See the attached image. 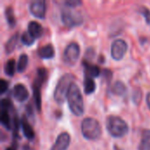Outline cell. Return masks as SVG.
<instances>
[{"label": "cell", "mask_w": 150, "mask_h": 150, "mask_svg": "<svg viewBox=\"0 0 150 150\" xmlns=\"http://www.w3.org/2000/svg\"><path fill=\"white\" fill-rule=\"evenodd\" d=\"M12 96L18 102H24L27 100L29 92L26 87L22 83H17L12 90Z\"/></svg>", "instance_id": "cell-10"}, {"label": "cell", "mask_w": 150, "mask_h": 150, "mask_svg": "<svg viewBox=\"0 0 150 150\" xmlns=\"http://www.w3.org/2000/svg\"><path fill=\"white\" fill-rule=\"evenodd\" d=\"M112 92L117 96H123L127 92V86L121 81H117L112 84Z\"/></svg>", "instance_id": "cell-19"}, {"label": "cell", "mask_w": 150, "mask_h": 150, "mask_svg": "<svg viewBox=\"0 0 150 150\" xmlns=\"http://www.w3.org/2000/svg\"><path fill=\"white\" fill-rule=\"evenodd\" d=\"M140 12H141V14L145 18V19H146V22L148 23V24H150V11L148 9V8H146L145 6H142L141 9H140Z\"/></svg>", "instance_id": "cell-27"}, {"label": "cell", "mask_w": 150, "mask_h": 150, "mask_svg": "<svg viewBox=\"0 0 150 150\" xmlns=\"http://www.w3.org/2000/svg\"><path fill=\"white\" fill-rule=\"evenodd\" d=\"M147 105H148L149 109L150 110V92L148 93V95H147Z\"/></svg>", "instance_id": "cell-31"}, {"label": "cell", "mask_w": 150, "mask_h": 150, "mask_svg": "<svg viewBox=\"0 0 150 150\" xmlns=\"http://www.w3.org/2000/svg\"><path fill=\"white\" fill-rule=\"evenodd\" d=\"M133 100L136 105H139V103L142 101V91L137 90L133 94Z\"/></svg>", "instance_id": "cell-28"}, {"label": "cell", "mask_w": 150, "mask_h": 150, "mask_svg": "<svg viewBox=\"0 0 150 150\" xmlns=\"http://www.w3.org/2000/svg\"><path fill=\"white\" fill-rule=\"evenodd\" d=\"M61 18H62V23L66 26L70 27V28L80 25L83 21V16L79 12L74 11L73 8H69L66 6L62 11Z\"/></svg>", "instance_id": "cell-5"}, {"label": "cell", "mask_w": 150, "mask_h": 150, "mask_svg": "<svg viewBox=\"0 0 150 150\" xmlns=\"http://www.w3.org/2000/svg\"><path fill=\"white\" fill-rule=\"evenodd\" d=\"M81 130L83 136L89 141H97L102 135V127L93 118H85L82 122Z\"/></svg>", "instance_id": "cell-4"}, {"label": "cell", "mask_w": 150, "mask_h": 150, "mask_svg": "<svg viewBox=\"0 0 150 150\" xmlns=\"http://www.w3.org/2000/svg\"><path fill=\"white\" fill-rule=\"evenodd\" d=\"M83 66L85 70V76L94 78V77H98L100 75V69L98 66L89 63L87 62H83Z\"/></svg>", "instance_id": "cell-15"}, {"label": "cell", "mask_w": 150, "mask_h": 150, "mask_svg": "<svg viewBox=\"0 0 150 150\" xmlns=\"http://www.w3.org/2000/svg\"><path fill=\"white\" fill-rule=\"evenodd\" d=\"M139 150H150V129H145L142 132Z\"/></svg>", "instance_id": "cell-16"}, {"label": "cell", "mask_w": 150, "mask_h": 150, "mask_svg": "<svg viewBox=\"0 0 150 150\" xmlns=\"http://www.w3.org/2000/svg\"><path fill=\"white\" fill-rule=\"evenodd\" d=\"M127 43L121 39L116 40L112 42V47H111V55L112 58L114 59L115 61H120L121 60L126 53L127 52Z\"/></svg>", "instance_id": "cell-7"}, {"label": "cell", "mask_w": 150, "mask_h": 150, "mask_svg": "<svg viewBox=\"0 0 150 150\" xmlns=\"http://www.w3.org/2000/svg\"><path fill=\"white\" fill-rule=\"evenodd\" d=\"M75 76L72 74L67 73L60 77L54 91V98L58 104H62L68 97L70 86L74 83Z\"/></svg>", "instance_id": "cell-3"}, {"label": "cell", "mask_w": 150, "mask_h": 150, "mask_svg": "<svg viewBox=\"0 0 150 150\" xmlns=\"http://www.w3.org/2000/svg\"><path fill=\"white\" fill-rule=\"evenodd\" d=\"M11 111H13V110H11ZM10 112L11 111H9V110L2 109L1 110V117H0L1 124L8 130H10L11 128V122H12V120L10 115Z\"/></svg>", "instance_id": "cell-17"}, {"label": "cell", "mask_w": 150, "mask_h": 150, "mask_svg": "<svg viewBox=\"0 0 150 150\" xmlns=\"http://www.w3.org/2000/svg\"><path fill=\"white\" fill-rule=\"evenodd\" d=\"M69 144H70V136L68 133L63 132L57 136L56 141L52 146L51 150H67Z\"/></svg>", "instance_id": "cell-9"}, {"label": "cell", "mask_w": 150, "mask_h": 150, "mask_svg": "<svg viewBox=\"0 0 150 150\" xmlns=\"http://www.w3.org/2000/svg\"><path fill=\"white\" fill-rule=\"evenodd\" d=\"M27 32L29 33V34L33 38V39H39L40 37H41L42 33H43V27L42 25L37 22V21H31L28 24V27H27Z\"/></svg>", "instance_id": "cell-12"}, {"label": "cell", "mask_w": 150, "mask_h": 150, "mask_svg": "<svg viewBox=\"0 0 150 150\" xmlns=\"http://www.w3.org/2000/svg\"><path fill=\"white\" fill-rule=\"evenodd\" d=\"M80 56V47L76 42H70L63 52V61L67 65H74Z\"/></svg>", "instance_id": "cell-6"}, {"label": "cell", "mask_w": 150, "mask_h": 150, "mask_svg": "<svg viewBox=\"0 0 150 150\" xmlns=\"http://www.w3.org/2000/svg\"><path fill=\"white\" fill-rule=\"evenodd\" d=\"M30 12L38 18H44L46 14V2L43 0H34L29 6Z\"/></svg>", "instance_id": "cell-8"}, {"label": "cell", "mask_w": 150, "mask_h": 150, "mask_svg": "<svg viewBox=\"0 0 150 150\" xmlns=\"http://www.w3.org/2000/svg\"><path fill=\"white\" fill-rule=\"evenodd\" d=\"M106 129L109 134L114 138H121L127 134L128 125L127 122L119 116H108L105 122Z\"/></svg>", "instance_id": "cell-2"}, {"label": "cell", "mask_w": 150, "mask_h": 150, "mask_svg": "<svg viewBox=\"0 0 150 150\" xmlns=\"http://www.w3.org/2000/svg\"><path fill=\"white\" fill-rule=\"evenodd\" d=\"M1 108L4 109V110H9V111L13 110L11 101L8 98H3L1 100Z\"/></svg>", "instance_id": "cell-26"}, {"label": "cell", "mask_w": 150, "mask_h": 150, "mask_svg": "<svg viewBox=\"0 0 150 150\" xmlns=\"http://www.w3.org/2000/svg\"><path fill=\"white\" fill-rule=\"evenodd\" d=\"M38 55L41 59H52L54 56V49L51 44H47L38 50Z\"/></svg>", "instance_id": "cell-14"}, {"label": "cell", "mask_w": 150, "mask_h": 150, "mask_svg": "<svg viewBox=\"0 0 150 150\" xmlns=\"http://www.w3.org/2000/svg\"><path fill=\"white\" fill-rule=\"evenodd\" d=\"M67 100L71 112L76 116H82L84 112V104L82 92L76 83L70 86Z\"/></svg>", "instance_id": "cell-1"}, {"label": "cell", "mask_w": 150, "mask_h": 150, "mask_svg": "<svg viewBox=\"0 0 150 150\" xmlns=\"http://www.w3.org/2000/svg\"><path fill=\"white\" fill-rule=\"evenodd\" d=\"M20 126L22 128V132L24 136L27 139V140H33L35 137V133L33 129V127H31L30 123L28 122L27 119L25 118V116H23L21 120H20Z\"/></svg>", "instance_id": "cell-11"}, {"label": "cell", "mask_w": 150, "mask_h": 150, "mask_svg": "<svg viewBox=\"0 0 150 150\" xmlns=\"http://www.w3.org/2000/svg\"><path fill=\"white\" fill-rule=\"evenodd\" d=\"M18 33H16L15 34H13L5 43L4 46V49H5V53L6 54H11L13 52V50L15 49L17 43H18Z\"/></svg>", "instance_id": "cell-18"}, {"label": "cell", "mask_w": 150, "mask_h": 150, "mask_svg": "<svg viewBox=\"0 0 150 150\" xmlns=\"http://www.w3.org/2000/svg\"><path fill=\"white\" fill-rule=\"evenodd\" d=\"M81 4H82V2L78 1V0H68V1L65 2V6L74 9V8H76V6H78Z\"/></svg>", "instance_id": "cell-29"}, {"label": "cell", "mask_w": 150, "mask_h": 150, "mask_svg": "<svg viewBox=\"0 0 150 150\" xmlns=\"http://www.w3.org/2000/svg\"><path fill=\"white\" fill-rule=\"evenodd\" d=\"M4 14H5V18H6V20H7V23H8L9 26L11 28L14 27L16 25V18H15L12 8L11 7H7L5 9Z\"/></svg>", "instance_id": "cell-22"}, {"label": "cell", "mask_w": 150, "mask_h": 150, "mask_svg": "<svg viewBox=\"0 0 150 150\" xmlns=\"http://www.w3.org/2000/svg\"><path fill=\"white\" fill-rule=\"evenodd\" d=\"M8 89V83L4 79L0 80V92L1 94H4Z\"/></svg>", "instance_id": "cell-30"}, {"label": "cell", "mask_w": 150, "mask_h": 150, "mask_svg": "<svg viewBox=\"0 0 150 150\" xmlns=\"http://www.w3.org/2000/svg\"><path fill=\"white\" fill-rule=\"evenodd\" d=\"M40 87L41 84L35 82L33 84V99L35 103V107L39 112L41 111V93H40Z\"/></svg>", "instance_id": "cell-13"}, {"label": "cell", "mask_w": 150, "mask_h": 150, "mask_svg": "<svg viewBox=\"0 0 150 150\" xmlns=\"http://www.w3.org/2000/svg\"><path fill=\"white\" fill-rule=\"evenodd\" d=\"M5 150H16L14 147H10V148H7Z\"/></svg>", "instance_id": "cell-32"}, {"label": "cell", "mask_w": 150, "mask_h": 150, "mask_svg": "<svg viewBox=\"0 0 150 150\" xmlns=\"http://www.w3.org/2000/svg\"><path fill=\"white\" fill-rule=\"evenodd\" d=\"M28 64V56L25 54H22L19 58H18V62L17 64V69L18 72H24L27 67Z\"/></svg>", "instance_id": "cell-23"}, {"label": "cell", "mask_w": 150, "mask_h": 150, "mask_svg": "<svg viewBox=\"0 0 150 150\" xmlns=\"http://www.w3.org/2000/svg\"><path fill=\"white\" fill-rule=\"evenodd\" d=\"M20 40H21V42H22L24 45H25V46H32V45L33 44L34 40H35V39H33V38L29 34L28 32L23 33L22 35H21Z\"/></svg>", "instance_id": "cell-25"}, {"label": "cell", "mask_w": 150, "mask_h": 150, "mask_svg": "<svg viewBox=\"0 0 150 150\" xmlns=\"http://www.w3.org/2000/svg\"><path fill=\"white\" fill-rule=\"evenodd\" d=\"M4 70L6 76L11 77L14 76L15 71H16V62L14 59H10L8 60L4 67Z\"/></svg>", "instance_id": "cell-21"}, {"label": "cell", "mask_w": 150, "mask_h": 150, "mask_svg": "<svg viewBox=\"0 0 150 150\" xmlns=\"http://www.w3.org/2000/svg\"><path fill=\"white\" fill-rule=\"evenodd\" d=\"M83 88H84V93L87 95H90L93 93L96 90V83L91 77L85 76L84 82H83Z\"/></svg>", "instance_id": "cell-20"}, {"label": "cell", "mask_w": 150, "mask_h": 150, "mask_svg": "<svg viewBox=\"0 0 150 150\" xmlns=\"http://www.w3.org/2000/svg\"><path fill=\"white\" fill-rule=\"evenodd\" d=\"M47 72L46 70V69L44 68H40L38 69V71H37V77L36 79L34 80L35 82L40 83L41 85L43 84V83L46 81L47 79Z\"/></svg>", "instance_id": "cell-24"}]
</instances>
